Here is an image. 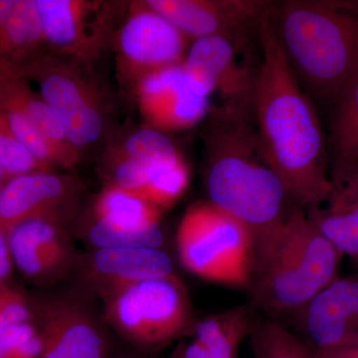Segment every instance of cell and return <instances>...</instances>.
I'll return each mask as SVG.
<instances>
[{
    "label": "cell",
    "instance_id": "6da1fadb",
    "mask_svg": "<svg viewBox=\"0 0 358 358\" xmlns=\"http://www.w3.org/2000/svg\"><path fill=\"white\" fill-rule=\"evenodd\" d=\"M262 61L251 112L264 157L281 179L294 206L310 210L329 196L327 141L317 110L278 38L270 4L259 25Z\"/></svg>",
    "mask_w": 358,
    "mask_h": 358
},
{
    "label": "cell",
    "instance_id": "7a4b0ae2",
    "mask_svg": "<svg viewBox=\"0 0 358 358\" xmlns=\"http://www.w3.org/2000/svg\"><path fill=\"white\" fill-rule=\"evenodd\" d=\"M205 138L204 185L212 206L249 231L254 246L282 227L294 205L264 157L251 108L222 103Z\"/></svg>",
    "mask_w": 358,
    "mask_h": 358
},
{
    "label": "cell",
    "instance_id": "3957f363",
    "mask_svg": "<svg viewBox=\"0 0 358 358\" xmlns=\"http://www.w3.org/2000/svg\"><path fill=\"white\" fill-rule=\"evenodd\" d=\"M270 13L301 85L334 103L358 72V2L288 0Z\"/></svg>",
    "mask_w": 358,
    "mask_h": 358
},
{
    "label": "cell",
    "instance_id": "277c9868",
    "mask_svg": "<svg viewBox=\"0 0 358 358\" xmlns=\"http://www.w3.org/2000/svg\"><path fill=\"white\" fill-rule=\"evenodd\" d=\"M341 254L294 206L281 228L254 246L248 289L252 305L270 319L292 320L327 285L338 279Z\"/></svg>",
    "mask_w": 358,
    "mask_h": 358
},
{
    "label": "cell",
    "instance_id": "5b68a950",
    "mask_svg": "<svg viewBox=\"0 0 358 358\" xmlns=\"http://www.w3.org/2000/svg\"><path fill=\"white\" fill-rule=\"evenodd\" d=\"M99 298L106 324L145 352L179 341L195 322L189 298L176 275L122 285Z\"/></svg>",
    "mask_w": 358,
    "mask_h": 358
},
{
    "label": "cell",
    "instance_id": "8992f818",
    "mask_svg": "<svg viewBox=\"0 0 358 358\" xmlns=\"http://www.w3.org/2000/svg\"><path fill=\"white\" fill-rule=\"evenodd\" d=\"M176 246L183 267L200 279L248 288L253 237L209 202H199L186 210L176 233Z\"/></svg>",
    "mask_w": 358,
    "mask_h": 358
},
{
    "label": "cell",
    "instance_id": "52a82bcc",
    "mask_svg": "<svg viewBox=\"0 0 358 358\" xmlns=\"http://www.w3.org/2000/svg\"><path fill=\"white\" fill-rule=\"evenodd\" d=\"M85 66L52 53H40L17 66L28 81L38 85L40 96L80 152L100 140L106 126L103 96Z\"/></svg>",
    "mask_w": 358,
    "mask_h": 358
},
{
    "label": "cell",
    "instance_id": "ba28073f",
    "mask_svg": "<svg viewBox=\"0 0 358 358\" xmlns=\"http://www.w3.org/2000/svg\"><path fill=\"white\" fill-rule=\"evenodd\" d=\"M50 53L87 65L114 37L122 4L86 0H36Z\"/></svg>",
    "mask_w": 358,
    "mask_h": 358
},
{
    "label": "cell",
    "instance_id": "9c48e42d",
    "mask_svg": "<svg viewBox=\"0 0 358 358\" xmlns=\"http://www.w3.org/2000/svg\"><path fill=\"white\" fill-rule=\"evenodd\" d=\"M127 16L113 40L120 72L136 86L155 71L181 64L189 39L145 3L129 4Z\"/></svg>",
    "mask_w": 358,
    "mask_h": 358
},
{
    "label": "cell",
    "instance_id": "30bf717a",
    "mask_svg": "<svg viewBox=\"0 0 358 358\" xmlns=\"http://www.w3.org/2000/svg\"><path fill=\"white\" fill-rule=\"evenodd\" d=\"M31 301L42 339L39 358H109L105 320L86 301L71 296Z\"/></svg>",
    "mask_w": 358,
    "mask_h": 358
},
{
    "label": "cell",
    "instance_id": "8fae6325",
    "mask_svg": "<svg viewBox=\"0 0 358 358\" xmlns=\"http://www.w3.org/2000/svg\"><path fill=\"white\" fill-rule=\"evenodd\" d=\"M150 8L164 16L193 41L224 36L247 46L250 33L258 32L268 4L256 0H147Z\"/></svg>",
    "mask_w": 358,
    "mask_h": 358
},
{
    "label": "cell",
    "instance_id": "7c38bea8",
    "mask_svg": "<svg viewBox=\"0 0 358 358\" xmlns=\"http://www.w3.org/2000/svg\"><path fill=\"white\" fill-rule=\"evenodd\" d=\"M245 47L224 36L194 40L183 59L186 77L207 98L218 93L223 103L251 108L258 67L240 62Z\"/></svg>",
    "mask_w": 358,
    "mask_h": 358
},
{
    "label": "cell",
    "instance_id": "4fadbf2b",
    "mask_svg": "<svg viewBox=\"0 0 358 358\" xmlns=\"http://www.w3.org/2000/svg\"><path fill=\"white\" fill-rule=\"evenodd\" d=\"M82 189L77 178L55 171L7 179L0 192V227L8 232L16 224L43 216L69 220Z\"/></svg>",
    "mask_w": 358,
    "mask_h": 358
},
{
    "label": "cell",
    "instance_id": "5bb4252c",
    "mask_svg": "<svg viewBox=\"0 0 358 358\" xmlns=\"http://www.w3.org/2000/svg\"><path fill=\"white\" fill-rule=\"evenodd\" d=\"M134 88L148 127L162 133L192 128L208 114V98L190 84L182 63L150 73Z\"/></svg>",
    "mask_w": 358,
    "mask_h": 358
},
{
    "label": "cell",
    "instance_id": "9a60e30c",
    "mask_svg": "<svg viewBox=\"0 0 358 358\" xmlns=\"http://www.w3.org/2000/svg\"><path fill=\"white\" fill-rule=\"evenodd\" d=\"M291 322L301 336L299 338L313 352L350 345L358 334V280H334Z\"/></svg>",
    "mask_w": 358,
    "mask_h": 358
},
{
    "label": "cell",
    "instance_id": "2e32d148",
    "mask_svg": "<svg viewBox=\"0 0 358 358\" xmlns=\"http://www.w3.org/2000/svg\"><path fill=\"white\" fill-rule=\"evenodd\" d=\"M80 278L91 292L176 275L171 257L162 249L124 247L92 250L78 259Z\"/></svg>",
    "mask_w": 358,
    "mask_h": 358
},
{
    "label": "cell",
    "instance_id": "e0dca14e",
    "mask_svg": "<svg viewBox=\"0 0 358 358\" xmlns=\"http://www.w3.org/2000/svg\"><path fill=\"white\" fill-rule=\"evenodd\" d=\"M255 310L253 305L238 306L195 320L171 358H239L242 343L258 322Z\"/></svg>",
    "mask_w": 358,
    "mask_h": 358
},
{
    "label": "cell",
    "instance_id": "ac0fdd59",
    "mask_svg": "<svg viewBox=\"0 0 358 358\" xmlns=\"http://www.w3.org/2000/svg\"><path fill=\"white\" fill-rule=\"evenodd\" d=\"M305 212L341 255L358 259V166L322 204Z\"/></svg>",
    "mask_w": 358,
    "mask_h": 358
},
{
    "label": "cell",
    "instance_id": "d6986e66",
    "mask_svg": "<svg viewBox=\"0 0 358 358\" xmlns=\"http://www.w3.org/2000/svg\"><path fill=\"white\" fill-rule=\"evenodd\" d=\"M327 148L329 178L336 185L358 166V72L334 101Z\"/></svg>",
    "mask_w": 358,
    "mask_h": 358
},
{
    "label": "cell",
    "instance_id": "ffe728a7",
    "mask_svg": "<svg viewBox=\"0 0 358 358\" xmlns=\"http://www.w3.org/2000/svg\"><path fill=\"white\" fill-rule=\"evenodd\" d=\"M46 44L36 0H15L0 46V62L21 66Z\"/></svg>",
    "mask_w": 358,
    "mask_h": 358
},
{
    "label": "cell",
    "instance_id": "44dd1931",
    "mask_svg": "<svg viewBox=\"0 0 358 358\" xmlns=\"http://www.w3.org/2000/svg\"><path fill=\"white\" fill-rule=\"evenodd\" d=\"M160 214L136 192L107 185L94 202L91 218L117 227L141 229L159 225Z\"/></svg>",
    "mask_w": 358,
    "mask_h": 358
},
{
    "label": "cell",
    "instance_id": "7402d4cb",
    "mask_svg": "<svg viewBox=\"0 0 358 358\" xmlns=\"http://www.w3.org/2000/svg\"><path fill=\"white\" fill-rule=\"evenodd\" d=\"M249 339L253 358H319L282 322L270 317L258 320Z\"/></svg>",
    "mask_w": 358,
    "mask_h": 358
},
{
    "label": "cell",
    "instance_id": "603a6c76",
    "mask_svg": "<svg viewBox=\"0 0 358 358\" xmlns=\"http://www.w3.org/2000/svg\"><path fill=\"white\" fill-rule=\"evenodd\" d=\"M82 235L92 250L124 247L160 249L164 242V234L159 225L131 229L117 227L94 218L90 219L84 226Z\"/></svg>",
    "mask_w": 358,
    "mask_h": 358
},
{
    "label": "cell",
    "instance_id": "cb8c5ba5",
    "mask_svg": "<svg viewBox=\"0 0 358 358\" xmlns=\"http://www.w3.org/2000/svg\"><path fill=\"white\" fill-rule=\"evenodd\" d=\"M188 185L189 171L181 159L159 169L143 189L136 194L162 212L173 206L182 196Z\"/></svg>",
    "mask_w": 358,
    "mask_h": 358
},
{
    "label": "cell",
    "instance_id": "d4e9b609",
    "mask_svg": "<svg viewBox=\"0 0 358 358\" xmlns=\"http://www.w3.org/2000/svg\"><path fill=\"white\" fill-rule=\"evenodd\" d=\"M119 157L157 164H173L181 159L176 145L166 134L150 127L138 129L131 134L122 145Z\"/></svg>",
    "mask_w": 358,
    "mask_h": 358
},
{
    "label": "cell",
    "instance_id": "484cf974",
    "mask_svg": "<svg viewBox=\"0 0 358 358\" xmlns=\"http://www.w3.org/2000/svg\"><path fill=\"white\" fill-rule=\"evenodd\" d=\"M0 166L7 179L35 171H53L40 162L18 141L0 115Z\"/></svg>",
    "mask_w": 358,
    "mask_h": 358
},
{
    "label": "cell",
    "instance_id": "4316f807",
    "mask_svg": "<svg viewBox=\"0 0 358 358\" xmlns=\"http://www.w3.org/2000/svg\"><path fill=\"white\" fill-rule=\"evenodd\" d=\"M42 339L34 320L0 331V358H39Z\"/></svg>",
    "mask_w": 358,
    "mask_h": 358
},
{
    "label": "cell",
    "instance_id": "83f0119b",
    "mask_svg": "<svg viewBox=\"0 0 358 358\" xmlns=\"http://www.w3.org/2000/svg\"><path fill=\"white\" fill-rule=\"evenodd\" d=\"M13 268L7 232L0 227V285L9 282Z\"/></svg>",
    "mask_w": 358,
    "mask_h": 358
},
{
    "label": "cell",
    "instance_id": "f1b7e54d",
    "mask_svg": "<svg viewBox=\"0 0 358 358\" xmlns=\"http://www.w3.org/2000/svg\"><path fill=\"white\" fill-rule=\"evenodd\" d=\"M315 355L319 358H358V334L350 345L329 352H315Z\"/></svg>",
    "mask_w": 358,
    "mask_h": 358
},
{
    "label": "cell",
    "instance_id": "f546056e",
    "mask_svg": "<svg viewBox=\"0 0 358 358\" xmlns=\"http://www.w3.org/2000/svg\"><path fill=\"white\" fill-rule=\"evenodd\" d=\"M14 3L15 0H0V46L6 32L7 20L13 10Z\"/></svg>",
    "mask_w": 358,
    "mask_h": 358
},
{
    "label": "cell",
    "instance_id": "4dcf8cb0",
    "mask_svg": "<svg viewBox=\"0 0 358 358\" xmlns=\"http://www.w3.org/2000/svg\"><path fill=\"white\" fill-rule=\"evenodd\" d=\"M9 284H10V282H6V284L0 285V331H2V324H1L2 308H3L4 300H6L7 288H8Z\"/></svg>",
    "mask_w": 358,
    "mask_h": 358
},
{
    "label": "cell",
    "instance_id": "1f68e13d",
    "mask_svg": "<svg viewBox=\"0 0 358 358\" xmlns=\"http://www.w3.org/2000/svg\"><path fill=\"white\" fill-rule=\"evenodd\" d=\"M6 176H4L3 169H2L1 166H0V192H1L2 187H3L4 183H6Z\"/></svg>",
    "mask_w": 358,
    "mask_h": 358
},
{
    "label": "cell",
    "instance_id": "d6a6232c",
    "mask_svg": "<svg viewBox=\"0 0 358 358\" xmlns=\"http://www.w3.org/2000/svg\"><path fill=\"white\" fill-rule=\"evenodd\" d=\"M115 358H133V357H117Z\"/></svg>",
    "mask_w": 358,
    "mask_h": 358
}]
</instances>
